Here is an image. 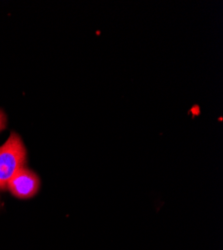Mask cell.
I'll return each mask as SVG.
<instances>
[{
	"label": "cell",
	"mask_w": 223,
	"mask_h": 250,
	"mask_svg": "<svg viewBox=\"0 0 223 250\" xmlns=\"http://www.w3.org/2000/svg\"><path fill=\"white\" fill-rule=\"evenodd\" d=\"M25 163L26 148L22 139L17 133L12 132L6 142L0 146V194L7 189L13 176L25 167Z\"/></svg>",
	"instance_id": "1"
},
{
	"label": "cell",
	"mask_w": 223,
	"mask_h": 250,
	"mask_svg": "<svg viewBox=\"0 0 223 250\" xmlns=\"http://www.w3.org/2000/svg\"><path fill=\"white\" fill-rule=\"evenodd\" d=\"M40 187L39 177L32 170L23 167L10 180L7 189L19 199H28L36 195Z\"/></svg>",
	"instance_id": "2"
},
{
	"label": "cell",
	"mask_w": 223,
	"mask_h": 250,
	"mask_svg": "<svg viewBox=\"0 0 223 250\" xmlns=\"http://www.w3.org/2000/svg\"><path fill=\"white\" fill-rule=\"evenodd\" d=\"M6 126V116L4 112L0 109V132H1Z\"/></svg>",
	"instance_id": "3"
}]
</instances>
